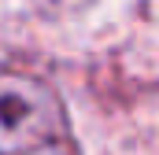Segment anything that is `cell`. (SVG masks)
I'll return each instance as SVG.
<instances>
[{
	"instance_id": "6da1fadb",
	"label": "cell",
	"mask_w": 159,
	"mask_h": 155,
	"mask_svg": "<svg viewBox=\"0 0 159 155\" xmlns=\"http://www.w3.org/2000/svg\"><path fill=\"white\" fill-rule=\"evenodd\" d=\"M0 155H81L67 107L44 78L0 70Z\"/></svg>"
}]
</instances>
